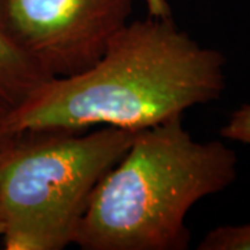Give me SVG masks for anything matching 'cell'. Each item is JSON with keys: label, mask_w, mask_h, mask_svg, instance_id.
<instances>
[{"label": "cell", "mask_w": 250, "mask_h": 250, "mask_svg": "<svg viewBox=\"0 0 250 250\" xmlns=\"http://www.w3.org/2000/svg\"><path fill=\"white\" fill-rule=\"evenodd\" d=\"M225 56L181 31L172 17L129 21L90 68L53 78L11 111L14 132L141 131L220 99Z\"/></svg>", "instance_id": "1"}, {"label": "cell", "mask_w": 250, "mask_h": 250, "mask_svg": "<svg viewBox=\"0 0 250 250\" xmlns=\"http://www.w3.org/2000/svg\"><path fill=\"white\" fill-rule=\"evenodd\" d=\"M238 159L220 141L197 142L182 116L136 131L100 179L74 245L83 250H185V220L203 197L236 179Z\"/></svg>", "instance_id": "2"}, {"label": "cell", "mask_w": 250, "mask_h": 250, "mask_svg": "<svg viewBox=\"0 0 250 250\" xmlns=\"http://www.w3.org/2000/svg\"><path fill=\"white\" fill-rule=\"evenodd\" d=\"M136 131H25L0 157V210L7 250L74 245L93 190Z\"/></svg>", "instance_id": "3"}, {"label": "cell", "mask_w": 250, "mask_h": 250, "mask_svg": "<svg viewBox=\"0 0 250 250\" xmlns=\"http://www.w3.org/2000/svg\"><path fill=\"white\" fill-rule=\"evenodd\" d=\"M135 0H0V27L50 78L90 68L129 22Z\"/></svg>", "instance_id": "4"}, {"label": "cell", "mask_w": 250, "mask_h": 250, "mask_svg": "<svg viewBox=\"0 0 250 250\" xmlns=\"http://www.w3.org/2000/svg\"><path fill=\"white\" fill-rule=\"evenodd\" d=\"M50 80L0 27V102L14 110Z\"/></svg>", "instance_id": "5"}, {"label": "cell", "mask_w": 250, "mask_h": 250, "mask_svg": "<svg viewBox=\"0 0 250 250\" xmlns=\"http://www.w3.org/2000/svg\"><path fill=\"white\" fill-rule=\"evenodd\" d=\"M199 250H250V223L221 225L206 233Z\"/></svg>", "instance_id": "6"}, {"label": "cell", "mask_w": 250, "mask_h": 250, "mask_svg": "<svg viewBox=\"0 0 250 250\" xmlns=\"http://www.w3.org/2000/svg\"><path fill=\"white\" fill-rule=\"evenodd\" d=\"M221 136L229 141L250 145V104H243L233 111L221 129Z\"/></svg>", "instance_id": "7"}, {"label": "cell", "mask_w": 250, "mask_h": 250, "mask_svg": "<svg viewBox=\"0 0 250 250\" xmlns=\"http://www.w3.org/2000/svg\"><path fill=\"white\" fill-rule=\"evenodd\" d=\"M11 111L13 108L0 102V157L9 150L20 135L11 126Z\"/></svg>", "instance_id": "8"}, {"label": "cell", "mask_w": 250, "mask_h": 250, "mask_svg": "<svg viewBox=\"0 0 250 250\" xmlns=\"http://www.w3.org/2000/svg\"><path fill=\"white\" fill-rule=\"evenodd\" d=\"M149 16L156 17H170L171 9L167 0H146Z\"/></svg>", "instance_id": "9"}, {"label": "cell", "mask_w": 250, "mask_h": 250, "mask_svg": "<svg viewBox=\"0 0 250 250\" xmlns=\"http://www.w3.org/2000/svg\"><path fill=\"white\" fill-rule=\"evenodd\" d=\"M3 235V217H1V210H0V236Z\"/></svg>", "instance_id": "10"}]
</instances>
